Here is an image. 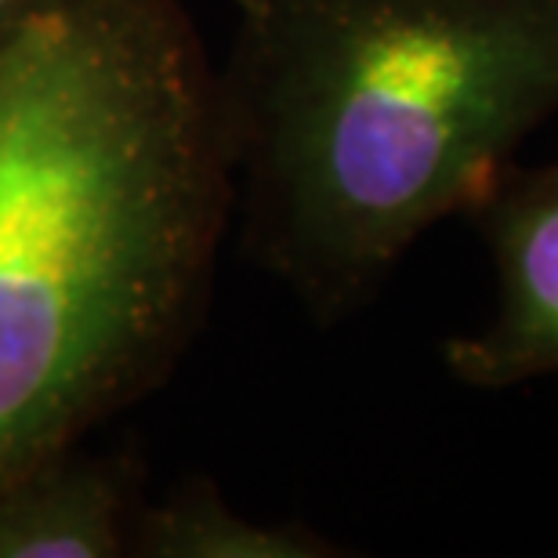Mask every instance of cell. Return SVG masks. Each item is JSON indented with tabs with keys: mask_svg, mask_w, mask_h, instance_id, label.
<instances>
[{
	"mask_svg": "<svg viewBox=\"0 0 558 558\" xmlns=\"http://www.w3.org/2000/svg\"><path fill=\"white\" fill-rule=\"evenodd\" d=\"M37 0H0V29L8 26V22H15L22 11H29Z\"/></svg>",
	"mask_w": 558,
	"mask_h": 558,
	"instance_id": "cell-6",
	"label": "cell"
},
{
	"mask_svg": "<svg viewBox=\"0 0 558 558\" xmlns=\"http://www.w3.org/2000/svg\"><path fill=\"white\" fill-rule=\"evenodd\" d=\"M218 73L247 254L316 323L558 117V0H232Z\"/></svg>",
	"mask_w": 558,
	"mask_h": 558,
	"instance_id": "cell-2",
	"label": "cell"
},
{
	"mask_svg": "<svg viewBox=\"0 0 558 558\" xmlns=\"http://www.w3.org/2000/svg\"><path fill=\"white\" fill-rule=\"evenodd\" d=\"M138 508L128 468L76 446L0 486V558H124Z\"/></svg>",
	"mask_w": 558,
	"mask_h": 558,
	"instance_id": "cell-4",
	"label": "cell"
},
{
	"mask_svg": "<svg viewBox=\"0 0 558 558\" xmlns=\"http://www.w3.org/2000/svg\"><path fill=\"white\" fill-rule=\"evenodd\" d=\"M464 218L494 265V308L472 333L442 344L450 377L475 392L558 374V160L500 163Z\"/></svg>",
	"mask_w": 558,
	"mask_h": 558,
	"instance_id": "cell-3",
	"label": "cell"
},
{
	"mask_svg": "<svg viewBox=\"0 0 558 558\" xmlns=\"http://www.w3.org/2000/svg\"><path fill=\"white\" fill-rule=\"evenodd\" d=\"M138 558H330L327 537L298 522L269 526L229 508L210 483H189L160 505H142L131 530Z\"/></svg>",
	"mask_w": 558,
	"mask_h": 558,
	"instance_id": "cell-5",
	"label": "cell"
},
{
	"mask_svg": "<svg viewBox=\"0 0 558 558\" xmlns=\"http://www.w3.org/2000/svg\"><path fill=\"white\" fill-rule=\"evenodd\" d=\"M232 210L182 0H37L0 29V486L163 381Z\"/></svg>",
	"mask_w": 558,
	"mask_h": 558,
	"instance_id": "cell-1",
	"label": "cell"
}]
</instances>
